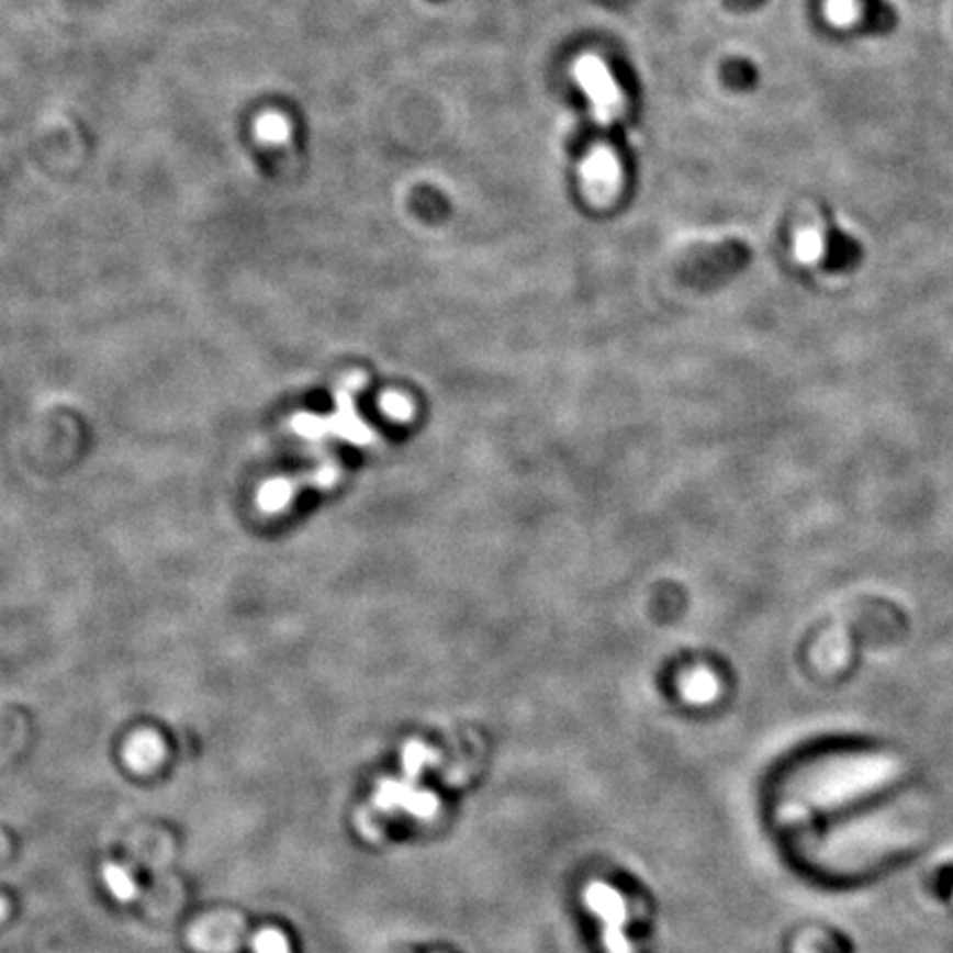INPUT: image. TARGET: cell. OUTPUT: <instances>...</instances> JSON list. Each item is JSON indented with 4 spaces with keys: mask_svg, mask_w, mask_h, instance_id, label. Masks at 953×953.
Segmentation results:
<instances>
[{
    "mask_svg": "<svg viewBox=\"0 0 953 953\" xmlns=\"http://www.w3.org/2000/svg\"><path fill=\"white\" fill-rule=\"evenodd\" d=\"M574 76H576L579 85L583 87L585 96L590 98L594 115L603 126H607L620 117L623 93H620L618 85L614 82V78H612V74L603 60H598L594 56L579 58V63L574 67Z\"/></svg>",
    "mask_w": 953,
    "mask_h": 953,
    "instance_id": "obj_1",
    "label": "cell"
},
{
    "mask_svg": "<svg viewBox=\"0 0 953 953\" xmlns=\"http://www.w3.org/2000/svg\"><path fill=\"white\" fill-rule=\"evenodd\" d=\"M585 902L603 920L607 951L609 953H631L629 940L625 935L627 909H625L623 896L614 887H609L601 881H594L585 889Z\"/></svg>",
    "mask_w": 953,
    "mask_h": 953,
    "instance_id": "obj_2",
    "label": "cell"
},
{
    "mask_svg": "<svg viewBox=\"0 0 953 953\" xmlns=\"http://www.w3.org/2000/svg\"><path fill=\"white\" fill-rule=\"evenodd\" d=\"M419 773L406 771L404 782H393V780H384L378 786L375 793V808L380 810H393V808H404L411 815H415L417 819H430L437 812V799L430 793H419L413 788L415 780Z\"/></svg>",
    "mask_w": 953,
    "mask_h": 953,
    "instance_id": "obj_3",
    "label": "cell"
},
{
    "mask_svg": "<svg viewBox=\"0 0 953 953\" xmlns=\"http://www.w3.org/2000/svg\"><path fill=\"white\" fill-rule=\"evenodd\" d=\"M585 190L594 201H607L620 190V166L609 148H594L583 164Z\"/></svg>",
    "mask_w": 953,
    "mask_h": 953,
    "instance_id": "obj_4",
    "label": "cell"
},
{
    "mask_svg": "<svg viewBox=\"0 0 953 953\" xmlns=\"http://www.w3.org/2000/svg\"><path fill=\"white\" fill-rule=\"evenodd\" d=\"M821 253L830 264L828 268H850L861 257V246L832 221V216H828Z\"/></svg>",
    "mask_w": 953,
    "mask_h": 953,
    "instance_id": "obj_5",
    "label": "cell"
},
{
    "mask_svg": "<svg viewBox=\"0 0 953 953\" xmlns=\"http://www.w3.org/2000/svg\"><path fill=\"white\" fill-rule=\"evenodd\" d=\"M859 8V23L870 34H889L898 25V14L887 0H854Z\"/></svg>",
    "mask_w": 953,
    "mask_h": 953,
    "instance_id": "obj_6",
    "label": "cell"
},
{
    "mask_svg": "<svg viewBox=\"0 0 953 953\" xmlns=\"http://www.w3.org/2000/svg\"><path fill=\"white\" fill-rule=\"evenodd\" d=\"M164 744L155 733L137 736L126 749V762L135 771H148L161 762Z\"/></svg>",
    "mask_w": 953,
    "mask_h": 953,
    "instance_id": "obj_7",
    "label": "cell"
},
{
    "mask_svg": "<svg viewBox=\"0 0 953 953\" xmlns=\"http://www.w3.org/2000/svg\"><path fill=\"white\" fill-rule=\"evenodd\" d=\"M255 131H257V137L264 144H274V146L288 144L290 135H292V126H290L288 117H283L281 113H266V115H261L257 120Z\"/></svg>",
    "mask_w": 953,
    "mask_h": 953,
    "instance_id": "obj_8",
    "label": "cell"
},
{
    "mask_svg": "<svg viewBox=\"0 0 953 953\" xmlns=\"http://www.w3.org/2000/svg\"><path fill=\"white\" fill-rule=\"evenodd\" d=\"M682 693L691 702H710L718 695V682L708 671H695L682 682Z\"/></svg>",
    "mask_w": 953,
    "mask_h": 953,
    "instance_id": "obj_9",
    "label": "cell"
},
{
    "mask_svg": "<svg viewBox=\"0 0 953 953\" xmlns=\"http://www.w3.org/2000/svg\"><path fill=\"white\" fill-rule=\"evenodd\" d=\"M102 876H104V883H106L109 892H111L117 900L126 902V900L135 898V894H137V883H135V878H133L124 867H120V865H106L104 872H102Z\"/></svg>",
    "mask_w": 953,
    "mask_h": 953,
    "instance_id": "obj_10",
    "label": "cell"
},
{
    "mask_svg": "<svg viewBox=\"0 0 953 953\" xmlns=\"http://www.w3.org/2000/svg\"><path fill=\"white\" fill-rule=\"evenodd\" d=\"M725 78L731 87H736L740 91H751L760 80V71L751 60L736 58L725 67Z\"/></svg>",
    "mask_w": 953,
    "mask_h": 953,
    "instance_id": "obj_11",
    "label": "cell"
},
{
    "mask_svg": "<svg viewBox=\"0 0 953 953\" xmlns=\"http://www.w3.org/2000/svg\"><path fill=\"white\" fill-rule=\"evenodd\" d=\"M255 953H292L288 938L277 929H264L253 940Z\"/></svg>",
    "mask_w": 953,
    "mask_h": 953,
    "instance_id": "obj_12",
    "label": "cell"
},
{
    "mask_svg": "<svg viewBox=\"0 0 953 953\" xmlns=\"http://www.w3.org/2000/svg\"><path fill=\"white\" fill-rule=\"evenodd\" d=\"M733 3H736L740 10H753V8L764 5L766 0H733Z\"/></svg>",
    "mask_w": 953,
    "mask_h": 953,
    "instance_id": "obj_13",
    "label": "cell"
}]
</instances>
